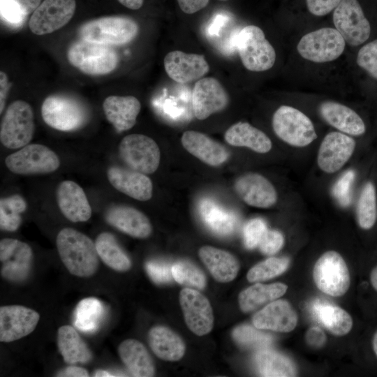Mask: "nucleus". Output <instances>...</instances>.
Wrapping results in <instances>:
<instances>
[{"label":"nucleus","instance_id":"1","mask_svg":"<svg viewBox=\"0 0 377 377\" xmlns=\"http://www.w3.org/2000/svg\"><path fill=\"white\" fill-rule=\"evenodd\" d=\"M57 248L68 271L78 277H89L98 270L96 244L84 233L71 228L61 229L57 237Z\"/></svg>","mask_w":377,"mask_h":377},{"label":"nucleus","instance_id":"2","mask_svg":"<svg viewBox=\"0 0 377 377\" xmlns=\"http://www.w3.org/2000/svg\"><path fill=\"white\" fill-rule=\"evenodd\" d=\"M139 27L133 19L124 16H108L90 20L81 26V39L107 45H122L131 42Z\"/></svg>","mask_w":377,"mask_h":377},{"label":"nucleus","instance_id":"3","mask_svg":"<svg viewBox=\"0 0 377 377\" xmlns=\"http://www.w3.org/2000/svg\"><path fill=\"white\" fill-rule=\"evenodd\" d=\"M236 47L243 66L250 71H265L275 64V50L257 26L247 25L239 31Z\"/></svg>","mask_w":377,"mask_h":377},{"label":"nucleus","instance_id":"4","mask_svg":"<svg viewBox=\"0 0 377 377\" xmlns=\"http://www.w3.org/2000/svg\"><path fill=\"white\" fill-rule=\"evenodd\" d=\"M272 128L283 142L295 147H304L317 138L314 125L301 110L283 105L274 112Z\"/></svg>","mask_w":377,"mask_h":377},{"label":"nucleus","instance_id":"5","mask_svg":"<svg viewBox=\"0 0 377 377\" xmlns=\"http://www.w3.org/2000/svg\"><path fill=\"white\" fill-rule=\"evenodd\" d=\"M69 63L84 74L105 75L113 71L118 64V56L110 45L81 39L68 48Z\"/></svg>","mask_w":377,"mask_h":377},{"label":"nucleus","instance_id":"6","mask_svg":"<svg viewBox=\"0 0 377 377\" xmlns=\"http://www.w3.org/2000/svg\"><path fill=\"white\" fill-rule=\"evenodd\" d=\"M35 124L31 105L22 100L7 108L1 124L0 140L8 149H20L28 145L34 133Z\"/></svg>","mask_w":377,"mask_h":377},{"label":"nucleus","instance_id":"7","mask_svg":"<svg viewBox=\"0 0 377 377\" xmlns=\"http://www.w3.org/2000/svg\"><path fill=\"white\" fill-rule=\"evenodd\" d=\"M346 41L341 34L332 27H323L304 35L297 45L299 54L315 63L330 62L344 52Z\"/></svg>","mask_w":377,"mask_h":377},{"label":"nucleus","instance_id":"8","mask_svg":"<svg viewBox=\"0 0 377 377\" xmlns=\"http://www.w3.org/2000/svg\"><path fill=\"white\" fill-rule=\"evenodd\" d=\"M313 279L320 290L333 297L343 295L350 284L347 265L335 251H326L317 260L313 269Z\"/></svg>","mask_w":377,"mask_h":377},{"label":"nucleus","instance_id":"9","mask_svg":"<svg viewBox=\"0 0 377 377\" xmlns=\"http://www.w3.org/2000/svg\"><path fill=\"white\" fill-rule=\"evenodd\" d=\"M41 116L51 128L70 131L80 128L85 123L87 112L83 105L73 98L51 95L43 102Z\"/></svg>","mask_w":377,"mask_h":377},{"label":"nucleus","instance_id":"10","mask_svg":"<svg viewBox=\"0 0 377 377\" xmlns=\"http://www.w3.org/2000/svg\"><path fill=\"white\" fill-rule=\"evenodd\" d=\"M119 154L128 168L145 175L154 173L159 166V147L152 138L145 135L125 136L119 143Z\"/></svg>","mask_w":377,"mask_h":377},{"label":"nucleus","instance_id":"11","mask_svg":"<svg viewBox=\"0 0 377 377\" xmlns=\"http://www.w3.org/2000/svg\"><path fill=\"white\" fill-rule=\"evenodd\" d=\"M335 29L346 43L357 47L370 37L371 27L357 0H341L332 15Z\"/></svg>","mask_w":377,"mask_h":377},{"label":"nucleus","instance_id":"12","mask_svg":"<svg viewBox=\"0 0 377 377\" xmlns=\"http://www.w3.org/2000/svg\"><path fill=\"white\" fill-rule=\"evenodd\" d=\"M7 168L18 175L50 173L60 165L57 155L40 144H29L8 155L5 160Z\"/></svg>","mask_w":377,"mask_h":377},{"label":"nucleus","instance_id":"13","mask_svg":"<svg viewBox=\"0 0 377 377\" xmlns=\"http://www.w3.org/2000/svg\"><path fill=\"white\" fill-rule=\"evenodd\" d=\"M32 260L33 251L28 244L11 238L0 241L1 275L3 279L14 283L25 281Z\"/></svg>","mask_w":377,"mask_h":377},{"label":"nucleus","instance_id":"14","mask_svg":"<svg viewBox=\"0 0 377 377\" xmlns=\"http://www.w3.org/2000/svg\"><path fill=\"white\" fill-rule=\"evenodd\" d=\"M75 7V0H44L31 16V31L36 35H45L59 29L71 20Z\"/></svg>","mask_w":377,"mask_h":377},{"label":"nucleus","instance_id":"15","mask_svg":"<svg viewBox=\"0 0 377 377\" xmlns=\"http://www.w3.org/2000/svg\"><path fill=\"white\" fill-rule=\"evenodd\" d=\"M356 141L347 134L332 131L322 140L317 154V164L325 173L339 171L352 157Z\"/></svg>","mask_w":377,"mask_h":377},{"label":"nucleus","instance_id":"16","mask_svg":"<svg viewBox=\"0 0 377 377\" xmlns=\"http://www.w3.org/2000/svg\"><path fill=\"white\" fill-rule=\"evenodd\" d=\"M179 303L185 323L198 336L211 332L214 326V313L208 299L194 288H184L179 293Z\"/></svg>","mask_w":377,"mask_h":377},{"label":"nucleus","instance_id":"17","mask_svg":"<svg viewBox=\"0 0 377 377\" xmlns=\"http://www.w3.org/2000/svg\"><path fill=\"white\" fill-rule=\"evenodd\" d=\"M228 102V94L218 80L207 77L195 83L192 92V107L198 119H205L211 114L223 110Z\"/></svg>","mask_w":377,"mask_h":377},{"label":"nucleus","instance_id":"18","mask_svg":"<svg viewBox=\"0 0 377 377\" xmlns=\"http://www.w3.org/2000/svg\"><path fill=\"white\" fill-rule=\"evenodd\" d=\"M39 320V313L27 306H1L0 341L12 342L27 336L35 330Z\"/></svg>","mask_w":377,"mask_h":377},{"label":"nucleus","instance_id":"19","mask_svg":"<svg viewBox=\"0 0 377 377\" xmlns=\"http://www.w3.org/2000/svg\"><path fill=\"white\" fill-rule=\"evenodd\" d=\"M163 64L168 75L180 84L198 80L209 71V64L204 55L179 50L168 52Z\"/></svg>","mask_w":377,"mask_h":377},{"label":"nucleus","instance_id":"20","mask_svg":"<svg viewBox=\"0 0 377 377\" xmlns=\"http://www.w3.org/2000/svg\"><path fill=\"white\" fill-rule=\"evenodd\" d=\"M237 195L246 204L258 208H269L278 200L276 190L263 175L250 172L239 177L234 184Z\"/></svg>","mask_w":377,"mask_h":377},{"label":"nucleus","instance_id":"21","mask_svg":"<svg viewBox=\"0 0 377 377\" xmlns=\"http://www.w3.org/2000/svg\"><path fill=\"white\" fill-rule=\"evenodd\" d=\"M252 322L259 330L289 332L296 327L297 316L288 301L275 300L256 313Z\"/></svg>","mask_w":377,"mask_h":377},{"label":"nucleus","instance_id":"22","mask_svg":"<svg viewBox=\"0 0 377 377\" xmlns=\"http://www.w3.org/2000/svg\"><path fill=\"white\" fill-rule=\"evenodd\" d=\"M319 112L325 122L341 133L350 136H361L366 133L363 119L346 105L326 101L319 105Z\"/></svg>","mask_w":377,"mask_h":377},{"label":"nucleus","instance_id":"23","mask_svg":"<svg viewBox=\"0 0 377 377\" xmlns=\"http://www.w3.org/2000/svg\"><path fill=\"white\" fill-rule=\"evenodd\" d=\"M108 179L111 185L117 191L140 201L151 198L152 182L147 175L117 166L108 168Z\"/></svg>","mask_w":377,"mask_h":377},{"label":"nucleus","instance_id":"24","mask_svg":"<svg viewBox=\"0 0 377 377\" xmlns=\"http://www.w3.org/2000/svg\"><path fill=\"white\" fill-rule=\"evenodd\" d=\"M105 220L112 227L133 237L145 239L152 232L147 216L132 207L112 206L106 212Z\"/></svg>","mask_w":377,"mask_h":377},{"label":"nucleus","instance_id":"25","mask_svg":"<svg viewBox=\"0 0 377 377\" xmlns=\"http://www.w3.org/2000/svg\"><path fill=\"white\" fill-rule=\"evenodd\" d=\"M58 206L64 216L72 222H84L91 216V208L83 189L70 180L62 182L57 191Z\"/></svg>","mask_w":377,"mask_h":377},{"label":"nucleus","instance_id":"26","mask_svg":"<svg viewBox=\"0 0 377 377\" xmlns=\"http://www.w3.org/2000/svg\"><path fill=\"white\" fill-rule=\"evenodd\" d=\"M181 142L187 151L209 165H220L229 157V152L223 145L198 131H185Z\"/></svg>","mask_w":377,"mask_h":377},{"label":"nucleus","instance_id":"27","mask_svg":"<svg viewBox=\"0 0 377 377\" xmlns=\"http://www.w3.org/2000/svg\"><path fill=\"white\" fill-rule=\"evenodd\" d=\"M103 108L108 121L121 132L135 124L141 104L133 96H110L104 100Z\"/></svg>","mask_w":377,"mask_h":377},{"label":"nucleus","instance_id":"28","mask_svg":"<svg viewBox=\"0 0 377 377\" xmlns=\"http://www.w3.org/2000/svg\"><path fill=\"white\" fill-rule=\"evenodd\" d=\"M198 254L216 281L227 283L237 276L239 263L230 253L211 246H204L200 249Z\"/></svg>","mask_w":377,"mask_h":377},{"label":"nucleus","instance_id":"29","mask_svg":"<svg viewBox=\"0 0 377 377\" xmlns=\"http://www.w3.org/2000/svg\"><path fill=\"white\" fill-rule=\"evenodd\" d=\"M119 355L130 373L136 377H151L155 374L153 360L145 346L133 339H126L118 348Z\"/></svg>","mask_w":377,"mask_h":377},{"label":"nucleus","instance_id":"30","mask_svg":"<svg viewBox=\"0 0 377 377\" xmlns=\"http://www.w3.org/2000/svg\"><path fill=\"white\" fill-rule=\"evenodd\" d=\"M224 138L230 145L245 147L260 154L267 153L272 147L270 138L248 122L239 121L232 125L226 131Z\"/></svg>","mask_w":377,"mask_h":377},{"label":"nucleus","instance_id":"31","mask_svg":"<svg viewBox=\"0 0 377 377\" xmlns=\"http://www.w3.org/2000/svg\"><path fill=\"white\" fill-rule=\"evenodd\" d=\"M148 341L154 353L163 360L178 361L185 353L186 346L183 340L167 327H152L148 334Z\"/></svg>","mask_w":377,"mask_h":377},{"label":"nucleus","instance_id":"32","mask_svg":"<svg viewBox=\"0 0 377 377\" xmlns=\"http://www.w3.org/2000/svg\"><path fill=\"white\" fill-rule=\"evenodd\" d=\"M57 346L64 361L68 364H85L92 359L91 351L71 325H63L58 329Z\"/></svg>","mask_w":377,"mask_h":377},{"label":"nucleus","instance_id":"33","mask_svg":"<svg viewBox=\"0 0 377 377\" xmlns=\"http://www.w3.org/2000/svg\"><path fill=\"white\" fill-rule=\"evenodd\" d=\"M311 311L332 334L343 336L352 329L353 319L350 314L336 305L318 300L313 303Z\"/></svg>","mask_w":377,"mask_h":377},{"label":"nucleus","instance_id":"34","mask_svg":"<svg viewBox=\"0 0 377 377\" xmlns=\"http://www.w3.org/2000/svg\"><path fill=\"white\" fill-rule=\"evenodd\" d=\"M288 286L283 283L263 284L257 283L243 290L238 296L241 310L247 313L283 295Z\"/></svg>","mask_w":377,"mask_h":377},{"label":"nucleus","instance_id":"35","mask_svg":"<svg viewBox=\"0 0 377 377\" xmlns=\"http://www.w3.org/2000/svg\"><path fill=\"white\" fill-rule=\"evenodd\" d=\"M254 363L261 376L291 377L297 374L296 367L289 357L269 348L258 350Z\"/></svg>","mask_w":377,"mask_h":377},{"label":"nucleus","instance_id":"36","mask_svg":"<svg viewBox=\"0 0 377 377\" xmlns=\"http://www.w3.org/2000/svg\"><path fill=\"white\" fill-rule=\"evenodd\" d=\"M95 244L99 258L107 266L121 272L131 269V259L112 234L107 232L99 234Z\"/></svg>","mask_w":377,"mask_h":377},{"label":"nucleus","instance_id":"37","mask_svg":"<svg viewBox=\"0 0 377 377\" xmlns=\"http://www.w3.org/2000/svg\"><path fill=\"white\" fill-rule=\"evenodd\" d=\"M103 303L95 297H87L79 302L74 313V325L80 331H96L103 318Z\"/></svg>","mask_w":377,"mask_h":377},{"label":"nucleus","instance_id":"38","mask_svg":"<svg viewBox=\"0 0 377 377\" xmlns=\"http://www.w3.org/2000/svg\"><path fill=\"white\" fill-rule=\"evenodd\" d=\"M356 217L359 226L365 230L372 228L377 221V192L371 181L367 182L360 191Z\"/></svg>","mask_w":377,"mask_h":377},{"label":"nucleus","instance_id":"39","mask_svg":"<svg viewBox=\"0 0 377 377\" xmlns=\"http://www.w3.org/2000/svg\"><path fill=\"white\" fill-rule=\"evenodd\" d=\"M27 209L24 199L15 194L0 200V228L3 230L13 232L21 224L20 214Z\"/></svg>","mask_w":377,"mask_h":377},{"label":"nucleus","instance_id":"40","mask_svg":"<svg viewBox=\"0 0 377 377\" xmlns=\"http://www.w3.org/2000/svg\"><path fill=\"white\" fill-rule=\"evenodd\" d=\"M232 337L239 346L258 350L269 348L274 341V338L270 334L248 325L235 328Z\"/></svg>","mask_w":377,"mask_h":377},{"label":"nucleus","instance_id":"41","mask_svg":"<svg viewBox=\"0 0 377 377\" xmlns=\"http://www.w3.org/2000/svg\"><path fill=\"white\" fill-rule=\"evenodd\" d=\"M289 265L287 258L271 257L252 267L246 274L249 282H259L276 277L283 273Z\"/></svg>","mask_w":377,"mask_h":377},{"label":"nucleus","instance_id":"42","mask_svg":"<svg viewBox=\"0 0 377 377\" xmlns=\"http://www.w3.org/2000/svg\"><path fill=\"white\" fill-rule=\"evenodd\" d=\"M201 213L205 223L212 230L219 234L230 233L235 228V218L215 207L211 202L203 203Z\"/></svg>","mask_w":377,"mask_h":377},{"label":"nucleus","instance_id":"43","mask_svg":"<svg viewBox=\"0 0 377 377\" xmlns=\"http://www.w3.org/2000/svg\"><path fill=\"white\" fill-rule=\"evenodd\" d=\"M174 280L188 288L202 290L206 286V277L202 271L188 262H178L172 266Z\"/></svg>","mask_w":377,"mask_h":377},{"label":"nucleus","instance_id":"44","mask_svg":"<svg viewBox=\"0 0 377 377\" xmlns=\"http://www.w3.org/2000/svg\"><path fill=\"white\" fill-rule=\"evenodd\" d=\"M356 63L370 77L377 80V38L366 43L359 49Z\"/></svg>","mask_w":377,"mask_h":377},{"label":"nucleus","instance_id":"45","mask_svg":"<svg viewBox=\"0 0 377 377\" xmlns=\"http://www.w3.org/2000/svg\"><path fill=\"white\" fill-rule=\"evenodd\" d=\"M354 179V171L349 170L341 176L333 187V195L341 206H348L350 202Z\"/></svg>","mask_w":377,"mask_h":377},{"label":"nucleus","instance_id":"46","mask_svg":"<svg viewBox=\"0 0 377 377\" xmlns=\"http://www.w3.org/2000/svg\"><path fill=\"white\" fill-rule=\"evenodd\" d=\"M267 226L261 219H253L247 222L244 228V240L246 248L253 249L258 246Z\"/></svg>","mask_w":377,"mask_h":377},{"label":"nucleus","instance_id":"47","mask_svg":"<svg viewBox=\"0 0 377 377\" xmlns=\"http://www.w3.org/2000/svg\"><path fill=\"white\" fill-rule=\"evenodd\" d=\"M1 1V17L8 24L18 27L27 15L18 3L13 0Z\"/></svg>","mask_w":377,"mask_h":377},{"label":"nucleus","instance_id":"48","mask_svg":"<svg viewBox=\"0 0 377 377\" xmlns=\"http://www.w3.org/2000/svg\"><path fill=\"white\" fill-rule=\"evenodd\" d=\"M145 269L149 278L157 284L170 283L174 279L172 267L156 261H149L145 265Z\"/></svg>","mask_w":377,"mask_h":377},{"label":"nucleus","instance_id":"49","mask_svg":"<svg viewBox=\"0 0 377 377\" xmlns=\"http://www.w3.org/2000/svg\"><path fill=\"white\" fill-rule=\"evenodd\" d=\"M283 243L284 237L280 232L267 230L258 246L263 253L271 256L277 253L282 248Z\"/></svg>","mask_w":377,"mask_h":377},{"label":"nucleus","instance_id":"50","mask_svg":"<svg viewBox=\"0 0 377 377\" xmlns=\"http://www.w3.org/2000/svg\"><path fill=\"white\" fill-rule=\"evenodd\" d=\"M341 0H306L310 13L315 16H324L329 14L339 5Z\"/></svg>","mask_w":377,"mask_h":377},{"label":"nucleus","instance_id":"51","mask_svg":"<svg viewBox=\"0 0 377 377\" xmlns=\"http://www.w3.org/2000/svg\"><path fill=\"white\" fill-rule=\"evenodd\" d=\"M326 340L324 332L318 327H311L306 332V341L311 346L320 348L325 345Z\"/></svg>","mask_w":377,"mask_h":377},{"label":"nucleus","instance_id":"52","mask_svg":"<svg viewBox=\"0 0 377 377\" xmlns=\"http://www.w3.org/2000/svg\"><path fill=\"white\" fill-rule=\"evenodd\" d=\"M209 0H177L181 10L186 14L195 13L205 8Z\"/></svg>","mask_w":377,"mask_h":377},{"label":"nucleus","instance_id":"53","mask_svg":"<svg viewBox=\"0 0 377 377\" xmlns=\"http://www.w3.org/2000/svg\"><path fill=\"white\" fill-rule=\"evenodd\" d=\"M89 376V372L85 369L73 364H70L57 374V376L62 377H87Z\"/></svg>","mask_w":377,"mask_h":377},{"label":"nucleus","instance_id":"54","mask_svg":"<svg viewBox=\"0 0 377 377\" xmlns=\"http://www.w3.org/2000/svg\"><path fill=\"white\" fill-rule=\"evenodd\" d=\"M10 87L7 75L3 71L0 72V113L3 110L6 97Z\"/></svg>","mask_w":377,"mask_h":377},{"label":"nucleus","instance_id":"55","mask_svg":"<svg viewBox=\"0 0 377 377\" xmlns=\"http://www.w3.org/2000/svg\"><path fill=\"white\" fill-rule=\"evenodd\" d=\"M22 8L26 15L34 12L40 5L41 0H13Z\"/></svg>","mask_w":377,"mask_h":377},{"label":"nucleus","instance_id":"56","mask_svg":"<svg viewBox=\"0 0 377 377\" xmlns=\"http://www.w3.org/2000/svg\"><path fill=\"white\" fill-rule=\"evenodd\" d=\"M118 1L129 9L138 10L142 7L144 0H118Z\"/></svg>","mask_w":377,"mask_h":377},{"label":"nucleus","instance_id":"57","mask_svg":"<svg viewBox=\"0 0 377 377\" xmlns=\"http://www.w3.org/2000/svg\"><path fill=\"white\" fill-rule=\"evenodd\" d=\"M370 281L372 287L377 291V265L371 272Z\"/></svg>","mask_w":377,"mask_h":377},{"label":"nucleus","instance_id":"58","mask_svg":"<svg viewBox=\"0 0 377 377\" xmlns=\"http://www.w3.org/2000/svg\"><path fill=\"white\" fill-rule=\"evenodd\" d=\"M94 376L96 377H111V376H116V375L106 371V370H96L94 374Z\"/></svg>","mask_w":377,"mask_h":377},{"label":"nucleus","instance_id":"59","mask_svg":"<svg viewBox=\"0 0 377 377\" xmlns=\"http://www.w3.org/2000/svg\"><path fill=\"white\" fill-rule=\"evenodd\" d=\"M372 348L377 357V331L375 332L372 339Z\"/></svg>","mask_w":377,"mask_h":377},{"label":"nucleus","instance_id":"60","mask_svg":"<svg viewBox=\"0 0 377 377\" xmlns=\"http://www.w3.org/2000/svg\"><path fill=\"white\" fill-rule=\"evenodd\" d=\"M220 1H227V0H220Z\"/></svg>","mask_w":377,"mask_h":377}]
</instances>
